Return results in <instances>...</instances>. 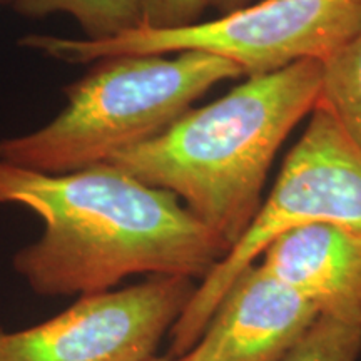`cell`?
Returning <instances> with one entry per match:
<instances>
[{"mask_svg": "<svg viewBox=\"0 0 361 361\" xmlns=\"http://www.w3.org/2000/svg\"><path fill=\"white\" fill-rule=\"evenodd\" d=\"M0 204L42 219V234L12 258L39 296L109 291L139 274L201 283L229 251L174 194L109 162L45 174L0 161Z\"/></svg>", "mask_w": 361, "mask_h": 361, "instance_id": "cell-1", "label": "cell"}, {"mask_svg": "<svg viewBox=\"0 0 361 361\" xmlns=\"http://www.w3.org/2000/svg\"><path fill=\"white\" fill-rule=\"evenodd\" d=\"M319 92V61L251 75L107 162L174 194L231 247L263 204L266 178L278 151L313 112Z\"/></svg>", "mask_w": 361, "mask_h": 361, "instance_id": "cell-2", "label": "cell"}, {"mask_svg": "<svg viewBox=\"0 0 361 361\" xmlns=\"http://www.w3.org/2000/svg\"><path fill=\"white\" fill-rule=\"evenodd\" d=\"M243 75L204 52L99 59L62 89L67 102L51 123L0 139V161L45 174L106 164L164 133L214 85Z\"/></svg>", "mask_w": 361, "mask_h": 361, "instance_id": "cell-3", "label": "cell"}, {"mask_svg": "<svg viewBox=\"0 0 361 361\" xmlns=\"http://www.w3.org/2000/svg\"><path fill=\"white\" fill-rule=\"evenodd\" d=\"M361 30V0H256L213 20L178 29L137 27L99 40L29 34L19 45L66 64L114 56L204 52L233 62L246 78L333 56Z\"/></svg>", "mask_w": 361, "mask_h": 361, "instance_id": "cell-4", "label": "cell"}, {"mask_svg": "<svg viewBox=\"0 0 361 361\" xmlns=\"http://www.w3.org/2000/svg\"><path fill=\"white\" fill-rule=\"evenodd\" d=\"M318 223L361 236V151L319 102L250 228L197 284L171 329L169 358H179L197 341L231 283L259 259L273 239Z\"/></svg>", "mask_w": 361, "mask_h": 361, "instance_id": "cell-5", "label": "cell"}, {"mask_svg": "<svg viewBox=\"0 0 361 361\" xmlns=\"http://www.w3.org/2000/svg\"><path fill=\"white\" fill-rule=\"evenodd\" d=\"M196 288L191 278L146 276L79 296L42 323L0 329V361H147L157 356Z\"/></svg>", "mask_w": 361, "mask_h": 361, "instance_id": "cell-6", "label": "cell"}, {"mask_svg": "<svg viewBox=\"0 0 361 361\" xmlns=\"http://www.w3.org/2000/svg\"><path fill=\"white\" fill-rule=\"evenodd\" d=\"M318 313L259 261L247 266L216 306L201 336L174 361H279Z\"/></svg>", "mask_w": 361, "mask_h": 361, "instance_id": "cell-7", "label": "cell"}, {"mask_svg": "<svg viewBox=\"0 0 361 361\" xmlns=\"http://www.w3.org/2000/svg\"><path fill=\"white\" fill-rule=\"evenodd\" d=\"M258 261L318 316L361 329L358 234L333 224L300 226L273 239Z\"/></svg>", "mask_w": 361, "mask_h": 361, "instance_id": "cell-8", "label": "cell"}, {"mask_svg": "<svg viewBox=\"0 0 361 361\" xmlns=\"http://www.w3.org/2000/svg\"><path fill=\"white\" fill-rule=\"evenodd\" d=\"M13 11L29 19L69 13L82 39L99 42L142 25V0H13Z\"/></svg>", "mask_w": 361, "mask_h": 361, "instance_id": "cell-9", "label": "cell"}, {"mask_svg": "<svg viewBox=\"0 0 361 361\" xmlns=\"http://www.w3.org/2000/svg\"><path fill=\"white\" fill-rule=\"evenodd\" d=\"M319 104L361 151V30L322 62Z\"/></svg>", "mask_w": 361, "mask_h": 361, "instance_id": "cell-10", "label": "cell"}, {"mask_svg": "<svg viewBox=\"0 0 361 361\" xmlns=\"http://www.w3.org/2000/svg\"><path fill=\"white\" fill-rule=\"evenodd\" d=\"M361 329L318 316L279 361H360Z\"/></svg>", "mask_w": 361, "mask_h": 361, "instance_id": "cell-11", "label": "cell"}, {"mask_svg": "<svg viewBox=\"0 0 361 361\" xmlns=\"http://www.w3.org/2000/svg\"><path fill=\"white\" fill-rule=\"evenodd\" d=\"M209 0H142V25L178 29L201 20Z\"/></svg>", "mask_w": 361, "mask_h": 361, "instance_id": "cell-12", "label": "cell"}, {"mask_svg": "<svg viewBox=\"0 0 361 361\" xmlns=\"http://www.w3.org/2000/svg\"><path fill=\"white\" fill-rule=\"evenodd\" d=\"M256 2V0H209V7H214L221 16L223 13L238 11V8L250 6V4Z\"/></svg>", "mask_w": 361, "mask_h": 361, "instance_id": "cell-13", "label": "cell"}, {"mask_svg": "<svg viewBox=\"0 0 361 361\" xmlns=\"http://www.w3.org/2000/svg\"><path fill=\"white\" fill-rule=\"evenodd\" d=\"M147 361H174V360L169 358V356H154V358H151Z\"/></svg>", "mask_w": 361, "mask_h": 361, "instance_id": "cell-14", "label": "cell"}, {"mask_svg": "<svg viewBox=\"0 0 361 361\" xmlns=\"http://www.w3.org/2000/svg\"><path fill=\"white\" fill-rule=\"evenodd\" d=\"M13 0H0V7L2 6H12Z\"/></svg>", "mask_w": 361, "mask_h": 361, "instance_id": "cell-15", "label": "cell"}]
</instances>
